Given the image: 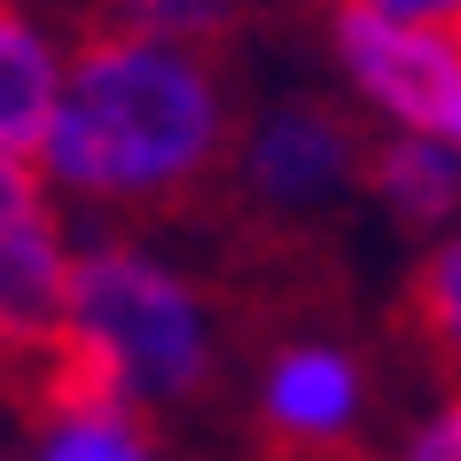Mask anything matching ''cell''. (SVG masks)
Masks as SVG:
<instances>
[{
  "instance_id": "ba28073f",
  "label": "cell",
  "mask_w": 461,
  "mask_h": 461,
  "mask_svg": "<svg viewBox=\"0 0 461 461\" xmlns=\"http://www.w3.org/2000/svg\"><path fill=\"white\" fill-rule=\"evenodd\" d=\"M71 32L78 8H63V0H0V149L32 157V141L48 133Z\"/></svg>"
},
{
  "instance_id": "5bb4252c",
  "label": "cell",
  "mask_w": 461,
  "mask_h": 461,
  "mask_svg": "<svg viewBox=\"0 0 461 461\" xmlns=\"http://www.w3.org/2000/svg\"><path fill=\"white\" fill-rule=\"evenodd\" d=\"M344 8H375V16H414V24H461V0H344Z\"/></svg>"
},
{
  "instance_id": "30bf717a",
  "label": "cell",
  "mask_w": 461,
  "mask_h": 461,
  "mask_svg": "<svg viewBox=\"0 0 461 461\" xmlns=\"http://www.w3.org/2000/svg\"><path fill=\"white\" fill-rule=\"evenodd\" d=\"M399 313H407V337H414V352L430 360V375L461 384V227H446L438 243L414 250Z\"/></svg>"
},
{
  "instance_id": "e0dca14e",
  "label": "cell",
  "mask_w": 461,
  "mask_h": 461,
  "mask_svg": "<svg viewBox=\"0 0 461 461\" xmlns=\"http://www.w3.org/2000/svg\"><path fill=\"white\" fill-rule=\"evenodd\" d=\"M344 461H375V454H344Z\"/></svg>"
},
{
  "instance_id": "5b68a950",
  "label": "cell",
  "mask_w": 461,
  "mask_h": 461,
  "mask_svg": "<svg viewBox=\"0 0 461 461\" xmlns=\"http://www.w3.org/2000/svg\"><path fill=\"white\" fill-rule=\"evenodd\" d=\"M313 16L329 86L367 118V133L461 141V24H414L344 0H313Z\"/></svg>"
},
{
  "instance_id": "d6986e66",
  "label": "cell",
  "mask_w": 461,
  "mask_h": 461,
  "mask_svg": "<svg viewBox=\"0 0 461 461\" xmlns=\"http://www.w3.org/2000/svg\"><path fill=\"white\" fill-rule=\"evenodd\" d=\"M63 8H71V0H63Z\"/></svg>"
},
{
  "instance_id": "277c9868",
  "label": "cell",
  "mask_w": 461,
  "mask_h": 461,
  "mask_svg": "<svg viewBox=\"0 0 461 461\" xmlns=\"http://www.w3.org/2000/svg\"><path fill=\"white\" fill-rule=\"evenodd\" d=\"M375 422H384V384H375V360H367L360 337L297 321L250 352L243 430L258 446V461L375 454Z\"/></svg>"
},
{
  "instance_id": "9c48e42d",
  "label": "cell",
  "mask_w": 461,
  "mask_h": 461,
  "mask_svg": "<svg viewBox=\"0 0 461 461\" xmlns=\"http://www.w3.org/2000/svg\"><path fill=\"white\" fill-rule=\"evenodd\" d=\"M71 243H78L71 212H48V219H32V227H16V235H0V344L32 375H40V360H48V344H55L63 282H71Z\"/></svg>"
},
{
  "instance_id": "6da1fadb",
  "label": "cell",
  "mask_w": 461,
  "mask_h": 461,
  "mask_svg": "<svg viewBox=\"0 0 461 461\" xmlns=\"http://www.w3.org/2000/svg\"><path fill=\"white\" fill-rule=\"evenodd\" d=\"M235 118L243 86L227 55L78 16L63 95L48 133L32 141V165L71 227H165L219 195Z\"/></svg>"
},
{
  "instance_id": "4fadbf2b",
  "label": "cell",
  "mask_w": 461,
  "mask_h": 461,
  "mask_svg": "<svg viewBox=\"0 0 461 461\" xmlns=\"http://www.w3.org/2000/svg\"><path fill=\"white\" fill-rule=\"evenodd\" d=\"M63 212L48 195V180H40V165L32 157H16V149H0V235H16V227H32V219Z\"/></svg>"
},
{
  "instance_id": "7c38bea8",
  "label": "cell",
  "mask_w": 461,
  "mask_h": 461,
  "mask_svg": "<svg viewBox=\"0 0 461 461\" xmlns=\"http://www.w3.org/2000/svg\"><path fill=\"white\" fill-rule=\"evenodd\" d=\"M375 461H461V384L438 375V391L399 414V430L375 446Z\"/></svg>"
},
{
  "instance_id": "ac0fdd59",
  "label": "cell",
  "mask_w": 461,
  "mask_h": 461,
  "mask_svg": "<svg viewBox=\"0 0 461 461\" xmlns=\"http://www.w3.org/2000/svg\"><path fill=\"white\" fill-rule=\"evenodd\" d=\"M71 8H86V0H71Z\"/></svg>"
},
{
  "instance_id": "3957f363",
  "label": "cell",
  "mask_w": 461,
  "mask_h": 461,
  "mask_svg": "<svg viewBox=\"0 0 461 461\" xmlns=\"http://www.w3.org/2000/svg\"><path fill=\"white\" fill-rule=\"evenodd\" d=\"M367 141H375L367 118L337 86H274V95L243 102L219 195H235V212L274 235L329 227L337 212L360 203Z\"/></svg>"
},
{
  "instance_id": "9a60e30c",
  "label": "cell",
  "mask_w": 461,
  "mask_h": 461,
  "mask_svg": "<svg viewBox=\"0 0 461 461\" xmlns=\"http://www.w3.org/2000/svg\"><path fill=\"white\" fill-rule=\"evenodd\" d=\"M32 391V367L16 360V352H8V344H0V407H16V399H24Z\"/></svg>"
},
{
  "instance_id": "8fae6325",
  "label": "cell",
  "mask_w": 461,
  "mask_h": 461,
  "mask_svg": "<svg viewBox=\"0 0 461 461\" xmlns=\"http://www.w3.org/2000/svg\"><path fill=\"white\" fill-rule=\"evenodd\" d=\"M267 0H86L78 16H102L118 32L165 40V48H203V55H235L258 24Z\"/></svg>"
},
{
  "instance_id": "52a82bcc",
  "label": "cell",
  "mask_w": 461,
  "mask_h": 461,
  "mask_svg": "<svg viewBox=\"0 0 461 461\" xmlns=\"http://www.w3.org/2000/svg\"><path fill=\"white\" fill-rule=\"evenodd\" d=\"M360 203L384 219L399 243H438L446 227H461V141H430V133H375L360 172Z\"/></svg>"
},
{
  "instance_id": "8992f818",
  "label": "cell",
  "mask_w": 461,
  "mask_h": 461,
  "mask_svg": "<svg viewBox=\"0 0 461 461\" xmlns=\"http://www.w3.org/2000/svg\"><path fill=\"white\" fill-rule=\"evenodd\" d=\"M16 461H180L165 422H149L133 407H110L78 384L32 375L16 399Z\"/></svg>"
},
{
  "instance_id": "2e32d148",
  "label": "cell",
  "mask_w": 461,
  "mask_h": 461,
  "mask_svg": "<svg viewBox=\"0 0 461 461\" xmlns=\"http://www.w3.org/2000/svg\"><path fill=\"white\" fill-rule=\"evenodd\" d=\"M0 461H16V407H0Z\"/></svg>"
},
{
  "instance_id": "7a4b0ae2",
  "label": "cell",
  "mask_w": 461,
  "mask_h": 461,
  "mask_svg": "<svg viewBox=\"0 0 461 461\" xmlns=\"http://www.w3.org/2000/svg\"><path fill=\"white\" fill-rule=\"evenodd\" d=\"M40 375L172 430L203 414L235 375L227 297L188 250L157 243V227H78Z\"/></svg>"
}]
</instances>
